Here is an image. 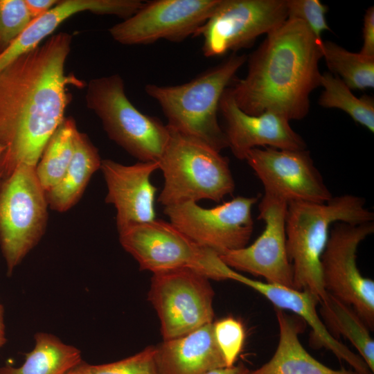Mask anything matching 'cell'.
I'll return each instance as SVG.
<instances>
[{"label":"cell","instance_id":"obj_28","mask_svg":"<svg viewBox=\"0 0 374 374\" xmlns=\"http://www.w3.org/2000/svg\"><path fill=\"white\" fill-rule=\"evenodd\" d=\"M213 332L227 367L234 365L241 352L245 333L242 323L233 317L213 321Z\"/></svg>","mask_w":374,"mask_h":374},{"label":"cell","instance_id":"obj_3","mask_svg":"<svg viewBox=\"0 0 374 374\" xmlns=\"http://www.w3.org/2000/svg\"><path fill=\"white\" fill-rule=\"evenodd\" d=\"M374 213L366 199L344 194L323 203L287 204L286 245L293 270L294 289L307 292L319 302L327 295L321 276V258L331 226L336 222L362 224L373 222Z\"/></svg>","mask_w":374,"mask_h":374},{"label":"cell","instance_id":"obj_2","mask_svg":"<svg viewBox=\"0 0 374 374\" xmlns=\"http://www.w3.org/2000/svg\"><path fill=\"white\" fill-rule=\"evenodd\" d=\"M323 42L294 19L268 33L247 59L246 76L229 87L238 107L250 115L273 112L289 121L305 117L310 93L321 86Z\"/></svg>","mask_w":374,"mask_h":374},{"label":"cell","instance_id":"obj_5","mask_svg":"<svg viewBox=\"0 0 374 374\" xmlns=\"http://www.w3.org/2000/svg\"><path fill=\"white\" fill-rule=\"evenodd\" d=\"M168 129L169 138L158 161L164 179L158 202L166 207L201 199L220 202L231 194L235 183L228 158L204 143Z\"/></svg>","mask_w":374,"mask_h":374},{"label":"cell","instance_id":"obj_11","mask_svg":"<svg viewBox=\"0 0 374 374\" xmlns=\"http://www.w3.org/2000/svg\"><path fill=\"white\" fill-rule=\"evenodd\" d=\"M287 19L286 0H220L198 29L205 57L223 55L249 48Z\"/></svg>","mask_w":374,"mask_h":374},{"label":"cell","instance_id":"obj_12","mask_svg":"<svg viewBox=\"0 0 374 374\" xmlns=\"http://www.w3.org/2000/svg\"><path fill=\"white\" fill-rule=\"evenodd\" d=\"M258 199L238 196L208 208L187 202L164 207L163 213L193 241L220 255L247 246L253 229L251 210Z\"/></svg>","mask_w":374,"mask_h":374},{"label":"cell","instance_id":"obj_20","mask_svg":"<svg viewBox=\"0 0 374 374\" xmlns=\"http://www.w3.org/2000/svg\"><path fill=\"white\" fill-rule=\"evenodd\" d=\"M101 162L98 148L86 134L78 130L73 154L67 170L60 181L46 192L49 208L63 213L74 206L93 175L100 169Z\"/></svg>","mask_w":374,"mask_h":374},{"label":"cell","instance_id":"obj_13","mask_svg":"<svg viewBox=\"0 0 374 374\" xmlns=\"http://www.w3.org/2000/svg\"><path fill=\"white\" fill-rule=\"evenodd\" d=\"M220 0H152L144 1L130 17L109 29L123 45L149 44L159 39L180 42L195 37Z\"/></svg>","mask_w":374,"mask_h":374},{"label":"cell","instance_id":"obj_9","mask_svg":"<svg viewBox=\"0 0 374 374\" xmlns=\"http://www.w3.org/2000/svg\"><path fill=\"white\" fill-rule=\"evenodd\" d=\"M214 295L209 278L192 269L154 273L148 300L160 320L163 339L180 337L213 323Z\"/></svg>","mask_w":374,"mask_h":374},{"label":"cell","instance_id":"obj_26","mask_svg":"<svg viewBox=\"0 0 374 374\" xmlns=\"http://www.w3.org/2000/svg\"><path fill=\"white\" fill-rule=\"evenodd\" d=\"M154 354L155 346H149L133 355L112 363L90 364L82 360L67 374H158Z\"/></svg>","mask_w":374,"mask_h":374},{"label":"cell","instance_id":"obj_34","mask_svg":"<svg viewBox=\"0 0 374 374\" xmlns=\"http://www.w3.org/2000/svg\"><path fill=\"white\" fill-rule=\"evenodd\" d=\"M3 151H4V148L0 143V163H1V156ZM2 181H3V177H2V172H1V166H0V188H1Z\"/></svg>","mask_w":374,"mask_h":374},{"label":"cell","instance_id":"obj_16","mask_svg":"<svg viewBox=\"0 0 374 374\" xmlns=\"http://www.w3.org/2000/svg\"><path fill=\"white\" fill-rule=\"evenodd\" d=\"M219 111L225 122L224 130L228 148L240 160L256 148L305 150L306 144L290 126V121L277 114L267 112L250 115L241 110L228 87L220 98Z\"/></svg>","mask_w":374,"mask_h":374},{"label":"cell","instance_id":"obj_27","mask_svg":"<svg viewBox=\"0 0 374 374\" xmlns=\"http://www.w3.org/2000/svg\"><path fill=\"white\" fill-rule=\"evenodd\" d=\"M33 20L24 0H0V53Z\"/></svg>","mask_w":374,"mask_h":374},{"label":"cell","instance_id":"obj_22","mask_svg":"<svg viewBox=\"0 0 374 374\" xmlns=\"http://www.w3.org/2000/svg\"><path fill=\"white\" fill-rule=\"evenodd\" d=\"M319 304L321 320L330 333L347 339L373 373L374 341L363 319L350 305L330 293Z\"/></svg>","mask_w":374,"mask_h":374},{"label":"cell","instance_id":"obj_4","mask_svg":"<svg viewBox=\"0 0 374 374\" xmlns=\"http://www.w3.org/2000/svg\"><path fill=\"white\" fill-rule=\"evenodd\" d=\"M247 59L233 53L186 83L147 84L145 92L159 105L168 127L220 152L228 148L217 118L220 98Z\"/></svg>","mask_w":374,"mask_h":374},{"label":"cell","instance_id":"obj_7","mask_svg":"<svg viewBox=\"0 0 374 374\" xmlns=\"http://www.w3.org/2000/svg\"><path fill=\"white\" fill-rule=\"evenodd\" d=\"M48 208L35 167L20 165L3 180L0 188V247L8 276L44 235Z\"/></svg>","mask_w":374,"mask_h":374},{"label":"cell","instance_id":"obj_8","mask_svg":"<svg viewBox=\"0 0 374 374\" xmlns=\"http://www.w3.org/2000/svg\"><path fill=\"white\" fill-rule=\"evenodd\" d=\"M122 247L139 263L141 270L154 273L189 268L209 279L225 280L228 266L215 251L202 247L170 222L154 220L118 231Z\"/></svg>","mask_w":374,"mask_h":374},{"label":"cell","instance_id":"obj_23","mask_svg":"<svg viewBox=\"0 0 374 374\" xmlns=\"http://www.w3.org/2000/svg\"><path fill=\"white\" fill-rule=\"evenodd\" d=\"M78 130L75 121L65 117L47 143L35 167L37 177L45 192L55 186L67 170Z\"/></svg>","mask_w":374,"mask_h":374},{"label":"cell","instance_id":"obj_33","mask_svg":"<svg viewBox=\"0 0 374 374\" xmlns=\"http://www.w3.org/2000/svg\"><path fill=\"white\" fill-rule=\"evenodd\" d=\"M6 330L4 323V308L0 303V348L6 344Z\"/></svg>","mask_w":374,"mask_h":374},{"label":"cell","instance_id":"obj_21","mask_svg":"<svg viewBox=\"0 0 374 374\" xmlns=\"http://www.w3.org/2000/svg\"><path fill=\"white\" fill-rule=\"evenodd\" d=\"M34 339L35 346L26 353L23 364L1 366L0 374H67L82 361L80 350L53 334L38 332Z\"/></svg>","mask_w":374,"mask_h":374},{"label":"cell","instance_id":"obj_32","mask_svg":"<svg viewBox=\"0 0 374 374\" xmlns=\"http://www.w3.org/2000/svg\"><path fill=\"white\" fill-rule=\"evenodd\" d=\"M249 369L242 363L229 367L214 369L206 374H249Z\"/></svg>","mask_w":374,"mask_h":374},{"label":"cell","instance_id":"obj_10","mask_svg":"<svg viewBox=\"0 0 374 374\" xmlns=\"http://www.w3.org/2000/svg\"><path fill=\"white\" fill-rule=\"evenodd\" d=\"M373 232V222H336L330 229L321 258L326 291L350 305L370 330L374 328V281L361 274L357 266V251Z\"/></svg>","mask_w":374,"mask_h":374},{"label":"cell","instance_id":"obj_19","mask_svg":"<svg viewBox=\"0 0 374 374\" xmlns=\"http://www.w3.org/2000/svg\"><path fill=\"white\" fill-rule=\"evenodd\" d=\"M279 340L271 358L249 374H359L354 370L332 369L314 358L303 346L301 326L283 310L276 309Z\"/></svg>","mask_w":374,"mask_h":374},{"label":"cell","instance_id":"obj_24","mask_svg":"<svg viewBox=\"0 0 374 374\" xmlns=\"http://www.w3.org/2000/svg\"><path fill=\"white\" fill-rule=\"evenodd\" d=\"M321 50L331 73L339 78L350 89L374 87V57L348 51L330 41H323Z\"/></svg>","mask_w":374,"mask_h":374},{"label":"cell","instance_id":"obj_6","mask_svg":"<svg viewBox=\"0 0 374 374\" xmlns=\"http://www.w3.org/2000/svg\"><path fill=\"white\" fill-rule=\"evenodd\" d=\"M85 100L111 140L139 161H159L169 138L168 127L132 103L120 75L90 80Z\"/></svg>","mask_w":374,"mask_h":374},{"label":"cell","instance_id":"obj_1","mask_svg":"<svg viewBox=\"0 0 374 374\" xmlns=\"http://www.w3.org/2000/svg\"><path fill=\"white\" fill-rule=\"evenodd\" d=\"M72 35L60 32L0 70V143L3 179L20 165L36 167L64 119L69 86L84 83L66 73Z\"/></svg>","mask_w":374,"mask_h":374},{"label":"cell","instance_id":"obj_15","mask_svg":"<svg viewBox=\"0 0 374 374\" xmlns=\"http://www.w3.org/2000/svg\"><path fill=\"white\" fill-rule=\"evenodd\" d=\"M287 203L264 193L258 204V219L265 223L253 244L219 255L230 268L264 278L267 283L294 288L285 233Z\"/></svg>","mask_w":374,"mask_h":374},{"label":"cell","instance_id":"obj_17","mask_svg":"<svg viewBox=\"0 0 374 374\" xmlns=\"http://www.w3.org/2000/svg\"><path fill=\"white\" fill-rule=\"evenodd\" d=\"M158 169L157 161L124 165L112 159H102L100 170L107 189L105 202L116 210L118 231L156 219L157 188L151 183L150 177Z\"/></svg>","mask_w":374,"mask_h":374},{"label":"cell","instance_id":"obj_29","mask_svg":"<svg viewBox=\"0 0 374 374\" xmlns=\"http://www.w3.org/2000/svg\"><path fill=\"white\" fill-rule=\"evenodd\" d=\"M286 6L287 19L301 20L318 41H323L322 33L330 30L326 19V5L319 0H286Z\"/></svg>","mask_w":374,"mask_h":374},{"label":"cell","instance_id":"obj_25","mask_svg":"<svg viewBox=\"0 0 374 374\" xmlns=\"http://www.w3.org/2000/svg\"><path fill=\"white\" fill-rule=\"evenodd\" d=\"M323 90L319 104L325 108H337L348 114L355 122L374 132V99L364 95L355 96L351 89L337 76L330 72L321 74Z\"/></svg>","mask_w":374,"mask_h":374},{"label":"cell","instance_id":"obj_30","mask_svg":"<svg viewBox=\"0 0 374 374\" xmlns=\"http://www.w3.org/2000/svg\"><path fill=\"white\" fill-rule=\"evenodd\" d=\"M363 45L359 53L374 57V7H369L364 17Z\"/></svg>","mask_w":374,"mask_h":374},{"label":"cell","instance_id":"obj_18","mask_svg":"<svg viewBox=\"0 0 374 374\" xmlns=\"http://www.w3.org/2000/svg\"><path fill=\"white\" fill-rule=\"evenodd\" d=\"M213 323L154 346L158 374H206L227 367L215 339Z\"/></svg>","mask_w":374,"mask_h":374},{"label":"cell","instance_id":"obj_14","mask_svg":"<svg viewBox=\"0 0 374 374\" xmlns=\"http://www.w3.org/2000/svg\"><path fill=\"white\" fill-rule=\"evenodd\" d=\"M245 160L261 181L265 193L287 204L323 203L333 197L306 149L256 148Z\"/></svg>","mask_w":374,"mask_h":374},{"label":"cell","instance_id":"obj_31","mask_svg":"<svg viewBox=\"0 0 374 374\" xmlns=\"http://www.w3.org/2000/svg\"><path fill=\"white\" fill-rule=\"evenodd\" d=\"M28 10L33 19L49 11L58 2L57 0H24Z\"/></svg>","mask_w":374,"mask_h":374}]
</instances>
